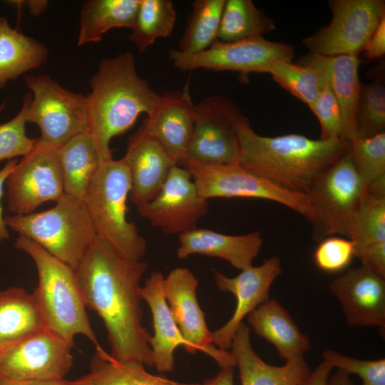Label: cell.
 Returning <instances> with one entry per match:
<instances>
[{
  "label": "cell",
  "mask_w": 385,
  "mask_h": 385,
  "mask_svg": "<svg viewBox=\"0 0 385 385\" xmlns=\"http://www.w3.org/2000/svg\"><path fill=\"white\" fill-rule=\"evenodd\" d=\"M148 268L145 262L124 258L96 235L75 271L86 307L106 328L111 356L152 366L151 335L143 326L140 294Z\"/></svg>",
  "instance_id": "obj_1"
},
{
  "label": "cell",
  "mask_w": 385,
  "mask_h": 385,
  "mask_svg": "<svg viewBox=\"0 0 385 385\" xmlns=\"http://www.w3.org/2000/svg\"><path fill=\"white\" fill-rule=\"evenodd\" d=\"M237 133L239 165L279 188L302 195L351 145L339 138L313 140L295 133L262 136L245 116L237 123Z\"/></svg>",
  "instance_id": "obj_2"
},
{
  "label": "cell",
  "mask_w": 385,
  "mask_h": 385,
  "mask_svg": "<svg viewBox=\"0 0 385 385\" xmlns=\"http://www.w3.org/2000/svg\"><path fill=\"white\" fill-rule=\"evenodd\" d=\"M89 83L88 132L104 161L113 158L111 139L130 129L141 113L151 114L160 95L138 75L129 51L103 59Z\"/></svg>",
  "instance_id": "obj_3"
},
{
  "label": "cell",
  "mask_w": 385,
  "mask_h": 385,
  "mask_svg": "<svg viewBox=\"0 0 385 385\" xmlns=\"http://www.w3.org/2000/svg\"><path fill=\"white\" fill-rule=\"evenodd\" d=\"M14 247L26 253L36 265L38 284L32 294L46 327L73 345L75 336L81 334L95 348L100 346L75 270L24 236L19 235Z\"/></svg>",
  "instance_id": "obj_4"
},
{
  "label": "cell",
  "mask_w": 385,
  "mask_h": 385,
  "mask_svg": "<svg viewBox=\"0 0 385 385\" xmlns=\"http://www.w3.org/2000/svg\"><path fill=\"white\" fill-rule=\"evenodd\" d=\"M130 177L123 158L102 161L83 198L96 235L124 258L138 262L147 241L126 217Z\"/></svg>",
  "instance_id": "obj_5"
},
{
  "label": "cell",
  "mask_w": 385,
  "mask_h": 385,
  "mask_svg": "<svg viewBox=\"0 0 385 385\" xmlns=\"http://www.w3.org/2000/svg\"><path fill=\"white\" fill-rule=\"evenodd\" d=\"M4 222L73 270L96 235L83 200L66 194L47 210L7 215Z\"/></svg>",
  "instance_id": "obj_6"
},
{
  "label": "cell",
  "mask_w": 385,
  "mask_h": 385,
  "mask_svg": "<svg viewBox=\"0 0 385 385\" xmlns=\"http://www.w3.org/2000/svg\"><path fill=\"white\" fill-rule=\"evenodd\" d=\"M364 192L347 152L318 176L305 195L309 207L307 221L312 226L313 239L321 242L334 235L348 239Z\"/></svg>",
  "instance_id": "obj_7"
},
{
  "label": "cell",
  "mask_w": 385,
  "mask_h": 385,
  "mask_svg": "<svg viewBox=\"0 0 385 385\" xmlns=\"http://www.w3.org/2000/svg\"><path fill=\"white\" fill-rule=\"evenodd\" d=\"M24 81L31 91L26 120L38 126L41 141L59 148L77 134L88 132L86 96L63 88L46 74H29Z\"/></svg>",
  "instance_id": "obj_8"
},
{
  "label": "cell",
  "mask_w": 385,
  "mask_h": 385,
  "mask_svg": "<svg viewBox=\"0 0 385 385\" xmlns=\"http://www.w3.org/2000/svg\"><path fill=\"white\" fill-rule=\"evenodd\" d=\"M331 21L302 39L310 53L358 56L385 17L384 0H329Z\"/></svg>",
  "instance_id": "obj_9"
},
{
  "label": "cell",
  "mask_w": 385,
  "mask_h": 385,
  "mask_svg": "<svg viewBox=\"0 0 385 385\" xmlns=\"http://www.w3.org/2000/svg\"><path fill=\"white\" fill-rule=\"evenodd\" d=\"M199 195L213 197L260 198L277 202L304 216L309 217L305 195L292 192L270 183L242 168L238 163H215L186 162Z\"/></svg>",
  "instance_id": "obj_10"
},
{
  "label": "cell",
  "mask_w": 385,
  "mask_h": 385,
  "mask_svg": "<svg viewBox=\"0 0 385 385\" xmlns=\"http://www.w3.org/2000/svg\"><path fill=\"white\" fill-rule=\"evenodd\" d=\"M294 55L292 45L271 41L262 36L230 43L217 40L205 51L193 55L182 53L177 48L168 53L173 66L181 71L203 68L235 71L242 75L267 73L274 60L292 62Z\"/></svg>",
  "instance_id": "obj_11"
},
{
  "label": "cell",
  "mask_w": 385,
  "mask_h": 385,
  "mask_svg": "<svg viewBox=\"0 0 385 385\" xmlns=\"http://www.w3.org/2000/svg\"><path fill=\"white\" fill-rule=\"evenodd\" d=\"M244 117L240 107L225 96L212 95L195 104L194 130L185 163H237V125Z\"/></svg>",
  "instance_id": "obj_12"
},
{
  "label": "cell",
  "mask_w": 385,
  "mask_h": 385,
  "mask_svg": "<svg viewBox=\"0 0 385 385\" xmlns=\"http://www.w3.org/2000/svg\"><path fill=\"white\" fill-rule=\"evenodd\" d=\"M73 344L43 329L0 347V377L61 379L73 366Z\"/></svg>",
  "instance_id": "obj_13"
},
{
  "label": "cell",
  "mask_w": 385,
  "mask_h": 385,
  "mask_svg": "<svg viewBox=\"0 0 385 385\" xmlns=\"http://www.w3.org/2000/svg\"><path fill=\"white\" fill-rule=\"evenodd\" d=\"M58 148L41 141L24 156L8 176L7 210L14 215L33 213L47 201L60 200L65 195Z\"/></svg>",
  "instance_id": "obj_14"
},
{
  "label": "cell",
  "mask_w": 385,
  "mask_h": 385,
  "mask_svg": "<svg viewBox=\"0 0 385 385\" xmlns=\"http://www.w3.org/2000/svg\"><path fill=\"white\" fill-rule=\"evenodd\" d=\"M198 281L186 267L172 270L163 282V292L180 332L186 342L184 347L190 354L198 350L210 356L220 368L236 366L235 361L227 351L217 348L212 343V332L205 322V313L197 299Z\"/></svg>",
  "instance_id": "obj_15"
},
{
  "label": "cell",
  "mask_w": 385,
  "mask_h": 385,
  "mask_svg": "<svg viewBox=\"0 0 385 385\" xmlns=\"http://www.w3.org/2000/svg\"><path fill=\"white\" fill-rule=\"evenodd\" d=\"M137 210L163 232L179 235L196 229L209 205L207 200L199 195L188 169L175 165L157 196Z\"/></svg>",
  "instance_id": "obj_16"
},
{
  "label": "cell",
  "mask_w": 385,
  "mask_h": 385,
  "mask_svg": "<svg viewBox=\"0 0 385 385\" xmlns=\"http://www.w3.org/2000/svg\"><path fill=\"white\" fill-rule=\"evenodd\" d=\"M237 276L228 277L214 270L217 288L230 292L236 297V307L232 317L220 328L212 332V343L218 349L227 351L242 319L257 306L270 299V289L282 270L280 260L272 256L257 267L241 270Z\"/></svg>",
  "instance_id": "obj_17"
},
{
  "label": "cell",
  "mask_w": 385,
  "mask_h": 385,
  "mask_svg": "<svg viewBox=\"0 0 385 385\" xmlns=\"http://www.w3.org/2000/svg\"><path fill=\"white\" fill-rule=\"evenodd\" d=\"M195 105L188 82L182 91H165L160 95L157 107L140 126L175 164L181 167L185 165L194 130Z\"/></svg>",
  "instance_id": "obj_18"
},
{
  "label": "cell",
  "mask_w": 385,
  "mask_h": 385,
  "mask_svg": "<svg viewBox=\"0 0 385 385\" xmlns=\"http://www.w3.org/2000/svg\"><path fill=\"white\" fill-rule=\"evenodd\" d=\"M349 327L385 329V278L360 266L349 269L329 284Z\"/></svg>",
  "instance_id": "obj_19"
},
{
  "label": "cell",
  "mask_w": 385,
  "mask_h": 385,
  "mask_svg": "<svg viewBox=\"0 0 385 385\" xmlns=\"http://www.w3.org/2000/svg\"><path fill=\"white\" fill-rule=\"evenodd\" d=\"M125 161L130 177V199L138 207L153 200L175 163L163 148L140 127L128 138Z\"/></svg>",
  "instance_id": "obj_20"
},
{
  "label": "cell",
  "mask_w": 385,
  "mask_h": 385,
  "mask_svg": "<svg viewBox=\"0 0 385 385\" xmlns=\"http://www.w3.org/2000/svg\"><path fill=\"white\" fill-rule=\"evenodd\" d=\"M178 240L176 255L180 260L198 254L225 260L240 270L252 266L263 244L259 231L229 235L205 228H196L180 234Z\"/></svg>",
  "instance_id": "obj_21"
},
{
  "label": "cell",
  "mask_w": 385,
  "mask_h": 385,
  "mask_svg": "<svg viewBox=\"0 0 385 385\" xmlns=\"http://www.w3.org/2000/svg\"><path fill=\"white\" fill-rule=\"evenodd\" d=\"M164 276L161 272L151 273L140 287V294L150 309L154 334L149 341L153 366L159 372L172 371L175 367L174 352L186 342L175 323L163 292Z\"/></svg>",
  "instance_id": "obj_22"
},
{
  "label": "cell",
  "mask_w": 385,
  "mask_h": 385,
  "mask_svg": "<svg viewBox=\"0 0 385 385\" xmlns=\"http://www.w3.org/2000/svg\"><path fill=\"white\" fill-rule=\"evenodd\" d=\"M358 56H322L308 53L301 56L297 64L319 70L335 96L341 110L348 140L357 138L356 110L360 85Z\"/></svg>",
  "instance_id": "obj_23"
},
{
  "label": "cell",
  "mask_w": 385,
  "mask_h": 385,
  "mask_svg": "<svg viewBox=\"0 0 385 385\" xmlns=\"http://www.w3.org/2000/svg\"><path fill=\"white\" fill-rule=\"evenodd\" d=\"M230 354L238 366L242 385H297L310 372L304 356L282 366L265 362L254 351L250 329L243 322L234 335Z\"/></svg>",
  "instance_id": "obj_24"
},
{
  "label": "cell",
  "mask_w": 385,
  "mask_h": 385,
  "mask_svg": "<svg viewBox=\"0 0 385 385\" xmlns=\"http://www.w3.org/2000/svg\"><path fill=\"white\" fill-rule=\"evenodd\" d=\"M247 323L260 337L275 346L286 362L303 356L311 342L287 310L276 299H269L247 316Z\"/></svg>",
  "instance_id": "obj_25"
},
{
  "label": "cell",
  "mask_w": 385,
  "mask_h": 385,
  "mask_svg": "<svg viewBox=\"0 0 385 385\" xmlns=\"http://www.w3.org/2000/svg\"><path fill=\"white\" fill-rule=\"evenodd\" d=\"M44 43L12 28L0 17V89L26 72L36 69L48 58Z\"/></svg>",
  "instance_id": "obj_26"
},
{
  "label": "cell",
  "mask_w": 385,
  "mask_h": 385,
  "mask_svg": "<svg viewBox=\"0 0 385 385\" xmlns=\"http://www.w3.org/2000/svg\"><path fill=\"white\" fill-rule=\"evenodd\" d=\"M57 153L65 194L83 200L103 161L93 137L88 132L77 134Z\"/></svg>",
  "instance_id": "obj_27"
},
{
  "label": "cell",
  "mask_w": 385,
  "mask_h": 385,
  "mask_svg": "<svg viewBox=\"0 0 385 385\" xmlns=\"http://www.w3.org/2000/svg\"><path fill=\"white\" fill-rule=\"evenodd\" d=\"M140 0H88L83 3L77 45L100 41L114 28L133 26Z\"/></svg>",
  "instance_id": "obj_28"
},
{
  "label": "cell",
  "mask_w": 385,
  "mask_h": 385,
  "mask_svg": "<svg viewBox=\"0 0 385 385\" xmlns=\"http://www.w3.org/2000/svg\"><path fill=\"white\" fill-rule=\"evenodd\" d=\"M45 328L33 294L21 287L0 291V347Z\"/></svg>",
  "instance_id": "obj_29"
},
{
  "label": "cell",
  "mask_w": 385,
  "mask_h": 385,
  "mask_svg": "<svg viewBox=\"0 0 385 385\" xmlns=\"http://www.w3.org/2000/svg\"><path fill=\"white\" fill-rule=\"evenodd\" d=\"M89 364V372L69 385H185L165 376L148 373L144 365L136 362H120L113 359L101 346Z\"/></svg>",
  "instance_id": "obj_30"
},
{
  "label": "cell",
  "mask_w": 385,
  "mask_h": 385,
  "mask_svg": "<svg viewBox=\"0 0 385 385\" xmlns=\"http://www.w3.org/2000/svg\"><path fill=\"white\" fill-rule=\"evenodd\" d=\"M275 29L274 20L257 8L252 0H225L217 40L235 42L262 36Z\"/></svg>",
  "instance_id": "obj_31"
},
{
  "label": "cell",
  "mask_w": 385,
  "mask_h": 385,
  "mask_svg": "<svg viewBox=\"0 0 385 385\" xmlns=\"http://www.w3.org/2000/svg\"><path fill=\"white\" fill-rule=\"evenodd\" d=\"M225 0H195L179 41L180 53L193 55L207 49L217 40Z\"/></svg>",
  "instance_id": "obj_32"
},
{
  "label": "cell",
  "mask_w": 385,
  "mask_h": 385,
  "mask_svg": "<svg viewBox=\"0 0 385 385\" xmlns=\"http://www.w3.org/2000/svg\"><path fill=\"white\" fill-rule=\"evenodd\" d=\"M176 16L171 1L140 0L129 40L144 52L158 38L172 34Z\"/></svg>",
  "instance_id": "obj_33"
},
{
  "label": "cell",
  "mask_w": 385,
  "mask_h": 385,
  "mask_svg": "<svg viewBox=\"0 0 385 385\" xmlns=\"http://www.w3.org/2000/svg\"><path fill=\"white\" fill-rule=\"evenodd\" d=\"M348 153L365 191L385 197V133L355 139Z\"/></svg>",
  "instance_id": "obj_34"
},
{
  "label": "cell",
  "mask_w": 385,
  "mask_h": 385,
  "mask_svg": "<svg viewBox=\"0 0 385 385\" xmlns=\"http://www.w3.org/2000/svg\"><path fill=\"white\" fill-rule=\"evenodd\" d=\"M374 69L372 81L360 85L356 110L357 138L385 133L384 61Z\"/></svg>",
  "instance_id": "obj_35"
},
{
  "label": "cell",
  "mask_w": 385,
  "mask_h": 385,
  "mask_svg": "<svg viewBox=\"0 0 385 385\" xmlns=\"http://www.w3.org/2000/svg\"><path fill=\"white\" fill-rule=\"evenodd\" d=\"M267 73L280 86L304 103L310 109L324 88L322 73L312 66L294 64L278 59L269 66Z\"/></svg>",
  "instance_id": "obj_36"
},
{
  "label": "cell",
  "mask_w": 385,
  "mask_h": 385,
  "mask_svg": "<svg viewBox=\"0 0 385 385\" xmlns=\"http://www.w3.org/2000/svg\"><path fill=\"white\" fill-rule=\"evenodd\" d=\"M348 239L353 243L354 255L371 244L385 241V197L363 193Z\"/></svg>",
  "instance_id": "obj_37"
},
{
  "label": "cell",
  "mask_w": 385,
  "mask_h": 385,
  "mask_svg": "<svg viewBox=\"0 0 385 385\" xmlns=\"http://www.w3.org/2000/svg\"><path fill=\"white\" fill-rule=\"evenodd\" d=\"M30 94H25L21 110L15 117L6 123H0V161L28 155L38 142V138H31L26 133Z\"/></svg>",
  "instance_id": "obj_38"
},
{
  "label": "cell",
  "mask_w": 385,
  "mask_h": 385,
  "mask_svg": "<svg viewBox=\"0 0 385 385\" xmlns=\"http://www.w3.org/2000/svg\"><path fill=\"white\" fill-rule=\"evenodd\" d=\"M310 110L319 122L320 139L339 138L349 142L347 139L339 105L329 88L327 80L319 97Z\"/></svg>",
  "instance_id": "obj_39"
},
{
  "label": "cell",
  "mask_w": 385,
  "mask_h": 385,
  "mask_svg": "<svg viewBox=\"0 0 385 385\" xmlns=\"http://www.w3.org/2000/svg\"><path fill=\"white\" fill-rule=\"evenodd\" d=\"M324 360L333 368L347 374H356L362 379V385H385V359L361 360L345 356L333 350L323 351Z\"/></svg>",
  "instance_id": "obj_40"
},
{
  "label": "cell",
  "mask_w": 385,
  "mask_h": 385,
  "mask_svg": "<svg viewBox=\"0 0 385 385\" xmlns=\"http://www.w3.org/2000/svg\"><path fill=\"white\" fill-rule=\"evenodd\" d=\"M354 257V245L349 239L329 237L321 242L314 252L317 266L323 271L335 272L346 267Z\"/></svg>",
  "instance_id": "obj_41"
},
{
  "label": "cell",
  "mask_w": 385,
  "mask_h": 385,
  "mask_svg": "<svg viewBox=\"0 0 385 385\" xmlns=\"http://www.w3.org/2000/svg\"><path fill=\"white\" fill-rule=\"evenodd\" d=\"M354 256L362 266L385 278V241L371 244L356 251Z\"/></svg>",
  "instance_id": "obj_42"
},
{
  "label": "cell",
  "mask_w": 385,
  "mask_h": 385,
  "mask_svg": "<svg viewBox=\"0 0 385 385\" xmlns=\"http://www.w3.org/2000/svg\"><path fill=\"white\" fill-rule=\"evenodd\" d=\"M369 60L380 58L385 54V17L381 21L374 33L364 48Z\"/></svg>",
  "instance_id": "obj_43"
},
{
  "label": "cell",
  "mask_w": 385,
  "mask_h": 385,
  "mask_svg": "<svg viewBox=\"0 0 385 385\" xmlns=\"http://www.w3.org/2000/svg\"><path fill=\"white\" fill-rule=\"evenodd\" d=\"M18 163L17 159L9 160L0 170V244L10 238V234L4 222L3 209L1 205V197L4 193L3 188L9 174L13 171Z\"/></svg>",
  "instance_id": "obj_44"
},
{
  "label": "cell",
  "mask_w": 385,
  "mask_h": 385,
  "mask_svg": "<svg viewBox=\"0 0 385 385\" xmlns=\"http://www.w3.org/2000/svg\"><path fill=\"white\" fill-rule=\"evenodd\" d=\"M333 367L323 360L316 369L309 372L297 385H327L328 376Z\"/></svg>",
  "instance_id": "obj_45"
},
{
  "label": "cell",
  "mask_w": 385,
  "mask_h": 385,
  "mask_svg": "<svg viewBox=\"0 0 385 385\" xmlns=\"http://www.w3.org/2000/svg\"><path fill=\"white\" fill-rule=\"evenodd\" d=\"M234 369L232 366L220 368V371L212 378L202 384H185V385H234Z\"/></svg>",
  "instance_id": "obj_46"
},
{
  "label": "cell",
  "mask_w": 385,
  "mask_h": 385,
  "mask_svg": "<svg viewBox=\"0 0 385 385\" xmlns=\"http://www.w3.org/2000/svg\"><path fill=\"white\" fill-rule=\"evenodd\" d=\"M0 385H69L68 381L61 379L12 380L0 377Z\"/></svg>",
  "instance_id": "obj_47"
},
{
  "label": "cell",
  "mask_w": 385,
  "mask_h": 385,
  "mask_svg": "<svg viewBox=\"0 0 385 385\" xmlns=\"http://www.w3.org/2000/svg\"><path fill=\"white\" fill-rule=\"evenodd\" d=\"M349 375L344 371L338 369L328 381L327 385H354Z\"/></svg>",
  "instance_id": "obj_48"
},
{
  "label": "cell",
  "mask_w": 385,
  "mask_h": 385,
  "mask_svg": "<svg viewBox=\"0 0 385 385\" xmlns=\"http://www.w3.org/2000/svg\"><path fill=\"white\" fill-rule=\"evenodd\" d=\"M24 4H26L30 13L34 16L41 14L48 6L47 1H24Z\"/></svg>",
  "instance_id": "obj_49"
},
{
  "label": "cell",
  "mask_w": 385,
  "mask_h": 385,
  "mask_svg": "<svg viewBox=\"0 0 385 385\" xmlns=\"http://www.w3.org/2000/svg\"><path fill=\"white\" fill-rule=\"evenodd\" d=\"M6 101H4L2 103L0 104V113L4 110L6 107Z\"/></svg>",
  "instance_id": "obj_50"
}]
</instances>
